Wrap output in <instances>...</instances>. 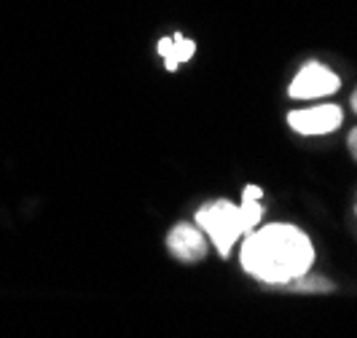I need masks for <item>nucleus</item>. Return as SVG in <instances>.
Segmentation results:
<instances>
[{
	"label": "nucleus",
	"instance_id": "obj_6",
	"mask_svg": "<svg viewBox=\"0 0 357 338\" xmlns=\"http://www.w3.org/2000/svg\"><path fill=\"white\" fill-rule=\"evenodd\" d=\"M156 52H159V56L164 59V68L169 72H175L180 65H185L188 59H194V54H197V40L185 38L183 33H175L172 38H159Z\"/></svg>",
	"mask_w": 357,
	"mask_h": 338
},
{
	"label": "nucleus",
	"instance_id": "obj_4",
	"mask_svg": "<svg viewBox=\"0 0 357 338\" xmlns=\"http://www.w3.org/2000/svg\"><path fill=\"white\" fill-rule=\"evenodd\" d=\"M344 121V110L339 105H312L287 113V124L293 132L314 137V135H331L336 132Z\"/></svg>",
	"mask_w": 357,
	"mask_h": 338
},
{
	"label": "nucleus",
	"instance_id": "obj_2",
	"mask_svg": "<svg viewBox=\"0 0 357 338\" xmlns=\"http://www.w3.org/2000/svg\"><path fill=\"white\" fill-rule=\"evenodd\" d=\"M261 196L264 191L258 185H248L242 191V204H234L229 199H213L197 210L194 215L197 226L215 245L220 258H229L236 239L248 236L261 226V217H264Z\"/></svg>",
	"mask_w": 357,
	"mask_h": 338
},
{
	"label": "nucleus",
	"instance_id": "obj_7",
	"mask_svg": "<svg viewBox=\"0 0 357 338\" xmlns=\"http://www.w3.org/2000/svg\"><path fill=\"white\" fill-rule=\"evenodd\" d=\"M293 285H296V290H317V293H320V290H333V285H331L328 279H320V277H317V279H304V277H301V282L296 279Z\"/></svg>",
	"mask_w": 357,
	"mask_h": 338
},
{
	"label": "nucleus",
	"instance_id": "obj_5",
	"mask_svg": "<svg viewBox=\"0 0 357 338\" xmlns=\"http://www.w3.org/2000/svg\"><path fill=\"white\" fill-rule=\"evenodd\" d=\"M167 249L183 263H197L207 255V236L194 223H178L167 233Z\"/></svg>",
	"mask_w": 357,
	"mask_h": 338
},
{
	"label": "nucleus",
	"instance_id": "obj_9",
	"mask_svg": "<svg viewBox=\"0 0 357 338\" xmlns=\"http://www.w3.org/2000/svg\"><path fill=\"white\" fill-rule=\"evenodd\" d=\"M349 105H352V110L357 113V89L352 91V100H349Z\"/></svg>",
	"mask_w": 357,
	"mask_h": 338
},
{
	"label": "nucleus",
	"instance_id": "obj_8",
	"mask_svg": "<svg viewBox=\"0 0 357 338\" xmlns=\"http://www.w3.org/2000/svg\"><path fill=\"white\" fill-rule=\"evenodd\" d=\"M347 148H349V153H352V159L357 161V126L349 132V137H347Z\"/></svg>",
	"mask_w": 357,
	"mask_h": 338
},
{
	"label": "nucleus",
	"instance_id": "obj_3",
	"mask_svg": "<svg viewBox=\"0 0 357 338\" xmlns=\"http://www.w3.org/2000/svg\"><path fill=\"white\" fill-rule=\"evenodd\" d=\"M341 89V78L322 62H306L301 70L296 72V78L290 81L287 94L293 100H320L331 97Z\"/></svg>",
	"mask_w": 357,
	"mask_h": 338
},
{
	"label": "nucleus",
	"instance_id": "obj_1",
	"mask_svg": "<svg viewBox=\"0 0 357 338\" xmlns=\"http://www.w3.org/2000/svg\"><path fill=\"white\" fill-rule=\"evenodd\" d=\"M239 258L242 268L255 279L266 285H287L309 274L314 245L309 233L293 223H268L248 233Z\"/></svg>",
	"mask_w": 357,
	"mask_h": 338
}]
</instances>
